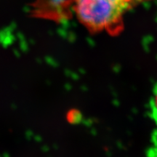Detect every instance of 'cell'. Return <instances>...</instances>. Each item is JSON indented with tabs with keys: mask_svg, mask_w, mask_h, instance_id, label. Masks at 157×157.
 I'll use <instances>...</instances> for the list:
<instances>
[{
	"mask_svg": "<svg viewBox=\"0 0 157 157\" xmlns=\"http://www.w3.org/2000/svg\"><path fill=\"white\" fill-rule=\"evenodd\" d=\"M144 0H73L80 23L91 32L116 35L122 31L126 13Z\"/></svg>",
	"mask_w": 157,
	"mask_h": 157,
	"instance_id": "cell-1",
	"label": "cell"
},
{
	"mask_svg": "<svg viewBox=\"0 0 157 157\" xmlns=\"http://www.w3.org/2000/svg\"><path fill=\"white\" fill-rule=\"evenodd\" d=\"M150 106L151 111V117L157 124V85L154 88Z\"/></svg>",
	"mask_w": 157,
	"mask_h": 157,
	"instance_id": "cell-2",
	"label": "cell"
}]
</instances>
